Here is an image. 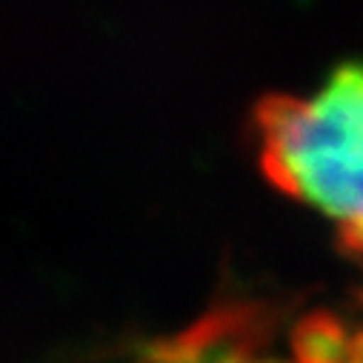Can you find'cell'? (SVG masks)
Masks as SVG:
<instances>
[{
  "mask_svg": "<svg viewBox=\"0 0 363 363\" xmlns=\"http://www.w3.org/2000/svg\"><path fill=\"white\" fill-rule=\"evenodd\" d=\"M252 123L269 184L363 243V63H340L309 95L260 98Z\"/></svg>",
  "mask_w": 363,
  "mask_h": 363,
  "instance_id": "6da1fadb",
  "label": "cell"
},
{
  "mask_svg": "<svg viewBox=\"0 0 363 363\" xmlns=\"http://www.w3.org/2000/svg\"><path fill=\"white\" fill-rule=\"evenodd\" d=\"M138 363H363V332L332 315H309L281 337L266 309L229 303L160 337Z\"/></svg>",
  "mask_w": 363,
  "mask_h": 363,
  "instance_id": "7a4b0ae2",
  "label": "cell"
},
{
  "mask_svg": "<svg viewBox=\"0 0 363 363\" xmlns=\"http://www.w3.org/2000/svg\"><path fill=\"white\" fill-rule=\"evenodd\" d=\"M343 249H346V252H349V255L363 266V243H343Z\"/></svg>",
  "mask_w": 363,
  "mask_h": 363,
  "instance_id": "3957f363",
  "label": "cell"
}]
</instances>
